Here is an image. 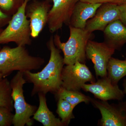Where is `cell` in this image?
<instances>
[{
    "mask_svg": "<svg viewBox=\"0 0 126 126\" xmlns=\"http://www.w3.org/2000/svg\"><path fill=\"white\" fill-rule=\"evenodd\" d=\"M15 0H0V7L3 10L9 12L13 9Z\"/></svg>",
    "mask_w": 126,
    "mask_h": 126,
    "instance_id": "obj_22",
    "label": "cell"
},
{
    "mask_svg": "<svg viewBox=\"0 0 126 126\" xmlns=\"http://www.w3.org/2000/svg\"><path fill=\"white\" fill-rule=\"evenodd\" d=\"M11 18L8 15L1 11L0 10V27L5 25L6 23H9Z\"/></svg>",
    "mask_w": 126,
    "mask_h": 126,
    "instance_id": "obj_24",
    "label": "cell"
},
{
    "mask_svg": "<svg viewBox=\"0 0 126 126\" xmlns=\"http://www.w3.org/2000/svg\"><path fill=\"white\" fill-rule=\"evenodd\" d=\"M53 4L48 15V24L51 33L61 29L63 24L69 25L75 4L79 0H52Z\"/></svg>",
    "mask_w": 126,
    "mask_h": 126,
    "instance_id": "obj_9",
    "label": "cell"
},
{
    "mask_svg": "<svg viewBox=\"0 0 126 126\" xmlns=\"http://www.w3.org/2000/svg\"><path fill=\"white\" fill-rule=\"evenodd\" d=\"M115 50L105 42L98 43L91 40L88 41L86 48V58L93 63L97 78L107 77L108 63Z\"/></svg>",
    "mask_w": 126,
    "mask_h": 126,
    "instance_id": "obj_8",
    "label": "cell"
},
{
    "mask_svg": "<svg viewBox=\"0 0 126 126\" xmlns=\"http://www.w3.org/2000/svg\"><path fill=\"white\" fill-rule=\"evenodd\" d=\"M119 19L118 5L112 3L102 4L94 16L88 20L85 30L91 33L98 30L103 32L109 24Z\"/></svg>",
    "mask_w": 126,
    "mask_h": 126,
    "instance_id": "obj_11",
    "label": "cell"
},
{
    "mask_svg": "<svg viewBox=\"0 0 126 126\" xmlns=\"http://www.w3.org/2000/svg\"><path fill=\"white\" fill-rule=\"evenodd\" d=\"M61 87L67 90L79 91L84 84L96 81L94 75L84 63L77 61L64 66L61 74Z\"/></svg>",
    "mask_w": 126,
    "mask_h": 126,
    "instance_id": "obj_6",
    "label": "cell"
},
{
    "mask_svg": "<svg viewBox=\"0 0 126 126\" xmlns=\"http://www.w3.org/2000/svg\"></svg>",
    "mask_w": 126,
    "mask_h": 126,
    "instance_id": "obj_29",
    "label": "cell"
},
{
    "mask_svg": "<svg viewBox=\"0 0 126 126\" xmlns=\"http://www.w3.org/2000/svg\"><path fill=\"white\" fill-rule=\"evenodd\" d=\"M45 62L41 57L31 55L25 46L4 47L0 50V73L5 77L14 71L38 70Z\"/></svg>",
    "mask_w": 126,
    "mask_h": 126,
    "instance_id": "obj_2",
    "label": "cell"
},
{
    "mask_svg": "<svg viewBox=\"0 0 126 126\" xmlns=\"http://www.w3.org/2000/svg\"><path fill=\"white\" fill-rule=\"evenodd\" d=\"M70 36L67 41L61 42L60 36L53 37L55 45L63 54V60L66 65L74 64L77 61L84 63L86 59V48L88 41L92 36V33L85 29L69 25Z\"/></svg>",
    "mask_w": 126,
    "mask_h": 126,
    "instance_id": "obj_3",
    "label": "cell"
},
{
    "mask_svg": "<svg viewBox=\"0 0 126 126\" xmlns=\"http://www.w3.org/2000/svg\"><path fill=\"white\" fill-rule=\"evenodd\" d=\"M107 77L114 85H118L119 81L126 76V59L125 60L111 57L107 66Z\"/></svg>",
    "mask_w": 126,
    "mask_h": 126,
    "instance_id": "obj_16",
    "label": "cell"
},
{
    "mask_svg": "<svg viewBox=\"0 0 126 126\" xmlns=\"http://www.w3.org/2000/svg\"><path fill=\"white\" fill-rule=\"evenodd\" d=\"M27 81L24 73L17 72L11 81V96L15 110L13 121L14 126H31L33 124L32 116L37 110V107L27 103L24 95L23 87Z\"/></svg>",
    "mask_w": 126,
    "mask_h": 126,
    "instance_id": "obj_5",
    "label": "cell"
},
{
    "mask_svg": "<svg viewBox=\"0 0 126 126\" xmlns=\"http://www.w3.org/2000/svg\"><path fill=\"white\" fill-rule=\"evenodd\" d=\"M50 51L48 63L40 72L33 73L31 71L24 73L26 81L33 84L31 94L38 93L46 94L47 93H56L62 84L61 74L64 65L63 58L60 49L55 45L53 37L51 36L47 43Z\"/></svg>",
    "mask_w": 126,
    "mask_h": 126,
    "instance_id": "obj_1",
    "label": "cell"
},
{
    "mask_svg": "<svg viewBox=\"0 0 126 126\" xmlns=\"http://www.w3.org/2000/svg\"><path fill=\"white\" fill-rule=\"evenodd\" d=\"M39 99V107L34 114L32 119L40 123L44 126H64L61 119L57 118L48 108L46 102V94H38Z\"/></svg>",
    "mask_w": 126,
    "mask_h": 126,
    "instance_id": "obj_15",
    "label": "cell"
},
{
    "mask_svg": "<svg viewBox=\"0 0 126 126\" xmlns=\"http://www.w3.org/2000/svg\"><path fill=\"white\" fill-rule=\"evenodd\" d=\"M118 7L120 12L119 20L126 27V2L118 5Z\"/></svg>",
    "mask_w": 126,
    "mask_h": 126,
    "instance_id": "obj_23",
    "label": "cell"
},
{
    "mask_svg": "<svg viewBox=\"0 0 126 126\" xmlns=\"http://www.w3.org/2000/svg\"><path fill=\"white\" fill-rule=\"evenodd\" d=\"M54 94L57 99H64L70 103L74 108L81 103H89L92 98L79 91L67 90L61 87Z\"/></svg>",
    "mask_w": 126,
    "mask_h": 126,
    "instance_id": "obj_17",
    "label": "cell"
},
{
    "mask_svg": "<svg viewBox=\"0 0 126 126\" xmlns=\"http://www.w3.org/2000/svg\"><path fill=\"white\" fill-rule=\"evenodd\" d=\"M102 4L78 1L75 5L69 25L85 29L88 20L94 16L97 10Z\"/></svg>",
    "mask_w": 126,
    "mask_h": 126,
    "instance_id": "obj_13",
    "label": "cell"
},
{
    "mask_svg": "<svg viewBox=\"0 0 126 126\" xmlns=\"http://www.w3.org/2000/svg\"><path fill=\"white\" fill-rule=\"evenodd\" d=\"M28 1L24 0L9 21L7 27L1 32L0 44L14 42L21 46L31 44L30 22L25 13Z\"/></svg>",
    "mask_w": 126,
    "mask_h": 126,
    "instance_id": "obj_4",
    "label": "cell"
},
{
    "mask_svg": "<svg viewBox=\"0 0 126 126\" xmlns=\"http://www.w3.org/2000/svg\"><path fill=\"white\" fill-rule=\"evenodd\" d=\"M82 89L92 94L95 98L106 101L111 100L121 101L125 94L118 85L113 84L108 77L102 78L96 82L85 84L82 87Z\"/></svg>",
    "mask_w": 126,
    "mask_h": 126,
    "instance_id": "obj_10",
    "label": "cell"
},
{
    "mask_svg": "<svg viewBox=\"0 0 126 126\" xmlns=\"http://www.w3.org/2000/svg\"><path fill=\"white\" fill-rule=\"evenodd\" d=\"M50 8L46 2H35L26 6V15L29 19L31 36L36 38L47 24Z\"/></svg>",
    "mask_w": 126,
    "mask_h": 126,
    "instance_id": "obj_12",
    "label": "cell"
},
{
    "mask_svg": "<svg viewBox=\"0 0 126 126\" xmlns=\"http://www.w3.org/2000/svg\"><path fill=\"white\" fill-rule=\"evenodd\" d=\"M5 77L3 75L1 74L0 73V79H1L3 78H4Z\"/></svg>",
    "mask_w": 126,
    "mask_h": 126,
    "instance_id": "obj_26",
    "label": "cell"
},
{
    "mask_svg": "<svg viewBox=\"0 0 126 126\" xmlns=\"http://www.w3.org/2000/svg\"><path fill=\"white\" fill-rule=\"evenodd\" d=\"M10 83L7 79H0V106L5 107L13 111L14 101L11 96Z\"/></svg>",
    "mask_w": 126,
    "mask_h": 126,
    "instance_id": "obj_18",
    "label": "cell"
},
{
    "mask_svg": "<svg viewBox=\"0 0 126 126\" xmlns=\"http://www.w3.org/2000/svg\"><path fill=\"white\" fill-rule=\"evenodd\" d=\"M123 92L124 94H126V79H124L123 83Z\"/></svg>",
    "mask_w": 126,
    "mask_h": 126,
    "instance_id": "obj_25",
    "label": "cell"
},
{
    "mask_svg": "<svg viewBox=\"0 0 126 126\" xmlns=\"http://www.w3.org/2000/svg\"><path fill=\"white\" fill-rule=\"evenodd\" d=\"M90 102L100 111L101 126H126V101L110 104L107 101L92 98Z\"/></svg>",
    "mask_w": 126,
    "mask_h": 126,
    "instance_id": "obj_7",
    "label": "cell"
},
{
    "mask_svg": "<svg viewBox=\"0 0 126 126\" xmlns=\"http://www.w3.org/2000/svg\"><path fill=\"white\" fill-rule=\"evenodd\" d=\"M11 112L9 109L0 106V126H10L13 124L14 115Z\"/></svg>",
    "mask_w": 126,
    "mask_h": 126,
    "instance_id": "obj_20",
    "label": "cell"
},
{
    "mask_svg": "<svg viewBox=\"0 0 126 126\" xmlns=\"http://www.w3.org/2000/svg\"><path fill=\"white\" fill-rule=\"evenodd\" d=\"M124 1V2H126V0H123Z\"/></svg>",
    "mask_w": 126,
    "mask_h": 126,
    "instance_id": "obj_27",
    "label": "cell"
},
{
    "mask_svg": "<svg viewBox=\"0 0 126 126\" xmlns=\"http://www.w3.org/2000/svg\"><path fill=\"white\" fill-rule=\"evenodd\" d=\"M58 100L56 112L64 126H68L71 120L75 118L73 113L74 108L64 99L59 98Z\"/></svg>",
    "mask_w": 126,
    "mask_h": 126,
    "instance_id": "obj_19",
    "label": "cell"
},
{
    "mask_svg": "<svg viewBox=\"0 0 126 126\" xmlns=\"http://www.w3.org/2000/svg\"><path fill=\"white\" fill-rule=\"evenodd\" d=\"M82 2L91 4H103L105 3H112L118 5L124 2L123 0H79Z\"/></svg>",
    "mask_w": 126,
    "mask_h": 126,
    "instance_id": "obj_21",
    "label": "cell"
},
{
    "mask_svg": "<svg viewBox=\"0 0 126 126\" xmlns=\"http://www.w3.org/2000/svg\"><path fill=\"white\" fill-rule=\"evenodd\" d=\"M1 31H1V30H0V33L1 32Z\"/></svg>",
    "mask_w": 126,
    "mask_h": 126,
    "instance_id": "obj_28",
    "label": "cell"
},
{
    "mask_svg": "<svg viewBox=\"0 0 126 126\" xmlns=\"http://www.w3.org/2000/svg\"><path fill=\"white\" fill-rule=\"evenodd\" d=\"M105 43L115 50H119L126 43V27L120 20L110 23L103 31Z\"/></svg>",
    "mask_w": 126,
    "mask_h": 126,
    "instance_id": "obj_14",
    "label": "cell"
}]
</instances>
